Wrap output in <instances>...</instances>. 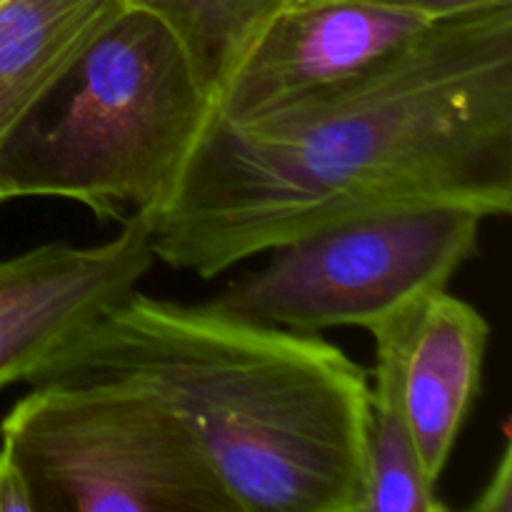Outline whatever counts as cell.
<instances>
[{
	"instance_id": "cell-1",
	"label": "cell",
	"mask_w": 512,
	"mask_h": 512,
	"mask_svg": "<svg viewBox=\"0 0 512 512\" xmlns=\"http://www.w3.org/2000/svg\"><path fill=\"white\" fill-rule=\"evenodd\" d=\"M512 213V3L425 23L343 85L253 120L213 110L150 218L155 260L210 280L360 215Z\"/></svg>"
},
{
	"instance_id": "cell-2",
	"label": "cell",
	"mask_w": 512,
	"mask_h": 512,
	"mask_svg": "<svg viewBox=\"0 0 512 512\" xmlns=\"http://www.w3.org/2000/svg\"><path fill=\"white\" fill-rule=\"evenodd\" d=\"M48 380L120 385L163 405L235 512H360L370 378L318 333L135 288L30 385Z\"/></svg>"
},
{
	"instance_id": "cell-3",
	"label": "cell",
	"mask_w": 512,
	"mask_h": 512,
	"mask_svg": "<svg viewBox=\"0 0 512 512\" xmlns=\"http://www.w3.org/2000/svg\"><path fill=\"white\" fill-rule=\"evenodd\" d=\"M213 110L173 28L123 3L10 143L0 200H75L118 220L158 213Z\"/></svg>"
},
{
	"instance_id": "cell-4",
	"label": "cell",
	"mask_w": 512,
	"mask_h": 512,
	"mask_svg": "<svg viewBox=\"0 0 512 512\" xmlns=\"http://www.w3.org/2000/svg\"><path fill=\"white\" fill-rule=\"evenodd\" d=\"M0 440L18 455L40 510L235 512L183 425L120 385H33L3 418Z\"/></svg>"
},
{
	"instance_id": "cell-5",
	"label": "cell",
	"mask_w": 512,
	"mask_h": 512,
	"mask_svg": "<svg viewBox=\"0 0 512 512\" xmlns=\"http://www.w3.org/2000/svg\"><path fill=\"white\" fill-rule=\"evenodd\" d=\"M483 220L460 205L343 220L270 250L263 270L213 303L295 333L348 325L370 330L423 295L448 290L478 250Z\"/></svg>"
},
{
	"instance_id": "cell-6",
	"label": "cell",
	"mask_w": 512,
	"mask_h": 512,
	"mask_svg": "<svg viewBox=\"0 0 512 512\" xmlns=\"http://www.w3.org/2000/svg\"><path fill=\"white\" fill-rule=\"evenodd\" d=\"M155 263L145 213H130L105 243H45L0 260V390L30 383Z\"/></svg>"
},
{
	"instance_id": "cell-7",
	"label": "cell",
	"mask_w": 512,
	"mask_h": 512,
	"mask_svg": "<svg viewBox=\"0 0 512 512\" xmlns=\"http://www.w3.org/2000/svg\"><path fill=\"white\" fill-rule=\"evenodd\" d=\"M428 18L375 0H290L215 90V115L253 120L358 78Z\"/></svg>"
},
{
	"instance_id": "cell-8",
	"label": "cell",
	"mask_w": 512,
	"mask_h": 512,
	"mask_svg": "<svg viewBox=\"0 0 512 512\" xmlns=\"http://www.w3.org/2000/svg\"><path fill=\"white\" fill-rule=\"evenodd\" d=\"M398 375L400 403L420 460L440 483L483 383L490 325L448 290L423 295L368 330Z\"/></svg>"
},
{
	"instance_id": "cell-9",
	"label": "cell",
	"mask_w": 512,
	"mask_h": 512,
	"mask_svg": "<svg viewBox=\"0 0 512 512\" xmlns=\"http://www.w3.org/2000/svg\"><path fill=\"white\" fill-rule=\"evenodd\" d=\"M125 0H0V168ZM3 203V200H0Z\"/></svg>"
},
{
	"instance_id": "cell-10",
	"label": "cell",
	"mask_w": 512,
	"mask_h": 512,
	"mask_svg": "<svg viewBox=\"0 0 512 512\" xmlns=\"http://www.w3.org/2000/svg\"><path fill=\"white\" fill-rule=\"evenodd\" d=\"M438 483L428 478L410 433L398 390V375L383 353H375L370 385L365 478L360 512H443Z\"/></svg>"
},
{
	"instance_id": "cell-11",
	"label": "cell",
	"mask_w": 512,
	"mask_h": 512,
	"mask_svg": "<svg viewBox=\"0 0 512 512\" xmlns=\"http://www.w3.org/2000/svg\"><path fill=\"white\" fill-rule=\"evenodd\" d=\"M158 15L183 40L213 98L265 25L290 0H125Z\"/></svg>"
},
{
	"instance_id": "cell-12",
	"label": "cell",
	"mask_w": 512,
	"mask_h": 512,
	"mask_svg": "<svg viewBox=\"0 0 512 512\" xmlns=\"http://www.w3.org/2000/svg\"><path fill=\"white\" fill-rule=\"evenodd\" d=\"M33 483L5 440H0V512H38Z\"/></svg>"
},
{
	"instance_id": "cell-13",
	"label": "cell",
	"mask_w": 512,
	"mask_h": 512,
	"mask_svg": "<svg viewBox=\"0 0 512 512\" xmlns=\"http://www.w3.org/2000/svg\"><path fill=\"white\" fill-rule=\"evenodd\" d=\"M478 512H512V445L505 440L498 465L493 468L488 485L473 503Z\"/></svg>"
},
{
	"instance_id": "cell-14",
	"label": "cell",
	"mask_w": 512,
	"mask_h": 512,
	"mask_svg": "<svg viewBox=\"0 0 512 512\" xmlns=\"http://www.w3.org/2000/svg\"><path fill=\"white\" fill-rule=\"evenodd\" d=\"M375 3L395 5V8L410 10V13H418L423 18L435 20L448 18V15L468 13V10L490 8V5H505L512 3V0H375Z\"/></svg>"
}]
</instances>
